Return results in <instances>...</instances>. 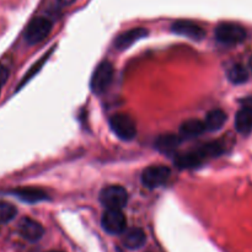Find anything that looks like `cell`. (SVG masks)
<instances>
[{"label":"cell","mask_w":252,"mask_h":252,"mask_svg":"<svg viewBox=\"0 0 252 252\" xmlns=\"http://www.w3.org/2000/svg\"><path fill=\"white\" fill-rule=\"evenodd\" d=\"M246 30L241 25L234 22H223L216 29V38L225 46H236L246 39Z\"/></svg>","instance_id":"6da1fadb"},{"label":"cell","mask_w":252,"mask_h":252,"mask_svg":"<svg viewBox=\"0 0 252 252\" xmlns=\"http://www.w3.org/2000/svg\"><path fill=\"white\" fill-rule=\"evenodd\" d=\"M111 130L122 140H132L137 135V126L133 118L126 113H116L108 120Z\"/></svg>","instance_id":"7a4b0ae2"},{"label":"cell","mask_w":252,"mask_h":252,"mask_svg":"<svg viewBox=\"0 0 252 252\" xmlns=\"http://www.w3.org/2000/svg\"><path fill=\"white\" fill-rule=\"evenodd\" d=\"M101 204L107 209H122L128 202V193L122 186L112 185L107 186L100 192Z\"/></svg>","instance_id":"3957f363"},{"label":"cell","mask_w":252,"mask_h":252,"mask_svg":"<svg viewBox=\"0 0 252 252\" xmlns=\"http://www.w3.org/2000/svg\"><path fill=\"white\" fill-rule=\"evenodd\" d=\"M113 78V66L110 62H102L97 65L91 76L90 86L93 93L102 94L107 90Z\"/></svg>","instance_id":"277c9868"},{"label":"cell","mask_w":252,"mask_h":252,"mask_svg":"<svg viewBox=\"0 0 252 252\" xmlns=\"http://www.w3.org/2000/svg\"><path fill=\"white\" fill-rule=\"evenodd\" d=\"M171 175V170L165 165H153L147 167L142 174L143 186L148 189H157L167 182Z\"/></svg>","instance_id":"5b68a950"},{"label":"cell","mask_w":252,"mask_h":252,"mask_svg":"<svg viewBox=\"0 0 252 252\" xmlns=\"http://www.w3.org/2000/svg\"><path fill=\"white\" fill-rule=\"evenodd\" d=\"M52 31V21L47 17H36L30 22L26 30V41L29 44H37L43 41Z\"/></svg>","instance_id":"8992f818"},{"label":"cell","mask_w":252,"mask_h":252,"mask_svg":"<svg viewBox=\"0 0 252 252\" xmlns=\"http://www.w3.org/2000/svg\"><path fill=\"white\" fill-rule=\"evenodd\" d=\"M101 224L107 233L122 234L127 225V220L121 209H107L103 213Z\"/></svg>","instance_id":"52a82bcc"},{"label":"cell","mask_w":252,"mask_h":252,"mask_svg":"<svg viewBox=\"0 0 252 252\" xmlns=\"http://www.w3.org/2000/svg\"><path fill=\"white\" fill-rule=\"evenodd\" d=\"M171 31L187 38L201 41L206 36V31L198 24L189 20H177L171 25Z\"/></svg>","instance_id":"ba28073f"},{"label":"cell","mask_w":252,"mask_h":252,"mask_svg":"<svg viewBox=\"0 0 252 252\" xmlns=\"http://www.w3.org/2000/svg\"><path fill=\"white\" fill-rule=\"evenodd\" d=\"M19 233L20 235L27 241H38L43 236L44 229L38 221L33 220L31 218H24L19 223Z\"/></svg>","instance_id":"9c48e42d"},{"label":"cell","mask_w":252,"mask_h":252,"mask_svg":"<svg viewBox=\"0 0 252 252\" xmlns=\"http://www.w3.org/2000/svg\"><path fill=\"white\" fill-rule=\"evenodd\" d=\"M235 128L243 134H248L252 130V100L246 101L245 105L236 113Z\"/></svg>","instance_id":"30bf717a"},{"label":"cell","mask_w":252,"mask_h":252,"mask_svg":"<svg viewBox=\"0 0 252 252\" xmlns=\"http://www.w3.org/2000/svg\"><path fill=\"white\" fill-rule=\"evenodd\" d=\"M148 33H149L148 30L143 29V27H137V29L129 30V31L125 32V33L120 34V36L117 37V39L115 41L116 48L118 49L128 48V47H130L137 41L147 37Z\"/></svg>","instance_id":"8fae6325"},{"label":"cell","mask_w":252,"mask_h":252,"mask_svg":"<svg viewBox=\"0 0 252 252\" xmlns=\"http://www.w3.org/2000/svg\"><path fill=\"white\" fill-rule=\"evenodd\" d=\"M15 196L19 197L21 201L27 203H38V202L48 199V194L42 189L36 187H24V189H17L14 191Z\"/></svg>","instance_id":"7c38bea8"},{"label":"cell","mask_w":252,"mask_h":252,"mask_svg":"<svg viewBox=\"0 0 252 252\" xmlns=\"http://www.w3.org/2000/svg\"><path fill=\"white\" fill-rule=\"evenodd\" d=\"M145 240H147L145 233L139 228L129 229L123 235V244L126 248L130 249V250H137V249L142 248L145 244Z\"/></svg>","instance_id":"4fadbf2b"},{"label":"cell","mask_w":252,"mask_h":252,"mask_svg":"<svg viewBox=\"0 0 252 252\" xmlns=\"http://www.w3.org/2000/svg\"><path fill=\"white\" fill-rule=\"evenodd\" d=\"M226 113L223 110H212L211 112L207 113L206 120H204V126H206V130H218L225 125L226 122Z\"/></svg>","instance_id":"5bb4252c"},{"label":"cell","mask_w":252,"mask_h":252,"mask_svg":"<svg viewBox=\"0 0 252 252\" xmlns=\"http://www.w3.org/2000/svg\"><path fill=\"white\" fill-rule=\"evenodd\" d=\"M206 130L203 121L199 120H189L184 122L180 127V134L184 138H194L201 135Z\"/></svg>","instance_id":"9a60e30c"},{"label":"cell","mask_w":252,"mask_h":252,"mask_svg":"<svg viewBox=\"0 0 252 252\" xmlns=\"http://www.w3.org/2000/svg\"><path fill=\"white\" fill-rule=\"evenodd\" d=\"M203 158L196 150V152L186 153V154L177 157L175 159V164L180 169H193V167L199 166L203 162Z\"/></svg>","instance_id":"2e32d148"},{"label":"cell","mask_w":252,"mask_h":252,"mask_svg":"<svg viewBox=\"0 0 252 252\" xmlns=\"http://www.w3.org/2000/svg\"><path fill=\"white\" fill-rule=\"evenodd\" d=\"M181 143V137L175 134H162L155 142V148L161 153H170L176 149Z\"/></svg>","instance_id":"e0dca14e"},{"label":"cell","mask_w":252,"mask_h":252,"mask_svg":"<svg viewBox=\"0 0 252 252\" xmlns=\"http://www.w3.org/2000/svg\"><path fill=\"white\" fill-rule=\"evenodd\" d=\"M224 149H225V148H224L223 143L216 140V142L206 143V144L202 145L197 152L199 153V155H201L203 159H207V158L219 157V155L223 154Z\"/></svg>","instance_id":"ac0fdd59"},{"label":"cell","mask_w":252,"mask_h":252,"mask_svg":"<svg viewBox=\"0 0 252 252\" xmlns=\"http://www.w3.org/2000/svg\"><path fill=\"white\" fill-rule=\"evenodd\" d=\"M228 79L235 85H239V84H244L248 81L249 73L245 66H243L241 64H235L228 70Z\"/></svg>","instance_id":"d6986e66"},{"label":"cell","mask_w":252,"mask_h":252,"mask_svg":"<svg viewBox=\"0 0 252 252\" xmlns=\"http://www.w3.org/2000/svg\"><path fill=\"white\" fill-rule=\"evenodd\" d=\"M17 211L15 206L7 202H0V224H6L16 217Z\"/></svg>","instance_id":"ffe728a7"},{"label":"cell","mask_w":252,"mask_h":252,"mask_svg":"<svg viewBox=\"0 0 252 252\" xmlns=\"http://www.w3.org/2000/svg\"><path fill=\"white\" fill-rule=\"evenodd\" d=\"M7 78H9V69L0 64V93H1V89L4 86V84L6 83Z\"/></svg>","instance_id":"44dd1931"},{"label":"cell","mask_w":252,"mask_h":252,"mask_svg":"<svg viewBox=\"0 0 252 252\" xmlns=\"http://www.w3.org/2000/svg\"><path fill=\"white\" fill-rule=\"evenodd\" d=\"M74 1H75V0H58L59 4L63 5V6H65V5H70V4H73Z\"/></svg>","instance_id":"7402d4cb"},{"label":"cell","mask_w":252,"mask_h":252,"mask_svg":"<svg viewBox=\"0 0 252 252\" xmlns=\"http://www.w3.org/2000/svg\"><path fill=\"white\" fill-rule=\"evenodd\" d=\"M250 66H251V69H252V58L250 59Z\"/></svg>","instance_id":"603a6c76"},{"label":"cell","mask_w":252,"mask_h":252,"mask_svg":"<svg viewBox=\"0 0 252 252\" xmlns=\"http://www.w3.org/2000/svg\"><path fill=\"white\" fill-rule=\"evenodd\" d=\"M51 252H57V251H51Z\"/></svg>","instance_id":"cb8c5ba5"}]
</instances>
